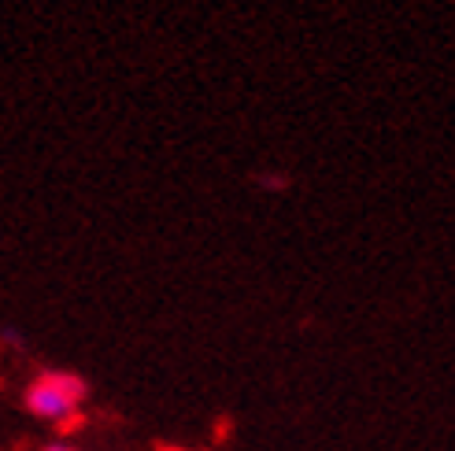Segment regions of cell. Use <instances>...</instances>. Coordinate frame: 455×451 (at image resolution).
<instances>
[{
	"mask_svg": "<svg viewBox=\"0 0 455 451\" xmlns=\"http://www.w3.org/2000/svg\"><path fill=\"white\" fill-rule=\"evenodd\" d=\"M27 407L49 425H75L85 411V381L67 370H44L27 385Z\"/></svg>",
	"mask_w": 455,
	"mask_h": 451,
	"instance_id": "1",
	"label": "cell"
},
{
	"mask_svg": "<svg viewBox=\"0 0 455 451\" xmlns=\"http://www.w3.org/2000/svg\"><path fill=\"white\" fill-rule=\"evenodd\" d=\"M41 451H78L75 444H67V440H52V444H44Z\"/></svg>",
	"mask_w": 455,
	"mask_h": 451,
	"instance_id": "2",
	"label": "cell"
}]
</instances>
